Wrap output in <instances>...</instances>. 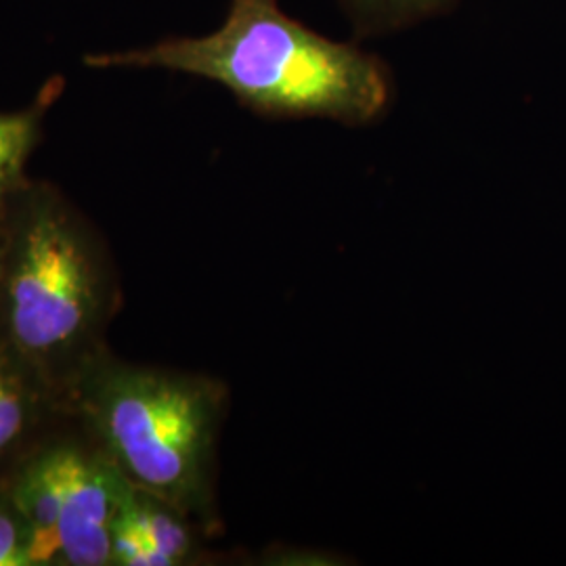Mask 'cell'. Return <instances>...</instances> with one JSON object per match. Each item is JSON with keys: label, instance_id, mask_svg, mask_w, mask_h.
<instances>
[{"label": "cell", "instance_id": "cell-6", "mask_svg": "<svg viewBox=\"0 0 566 566\" xmlns=\"http://www.w3.org/2000/svg\"><path fill=\"white\" fill-rule=\"evenodd\" d=\"M55 407H63L57 392L0 332V460L15 451Z\"/></svg>", "mask_w": 566, "mask_h": 566}, {"label": "cell", "instance_id": "cell-4", "mask_svg": "<svg viewBox=\"0 0 566 566\" xmlns=\"http://www.w3.org/2000/svg\"><path fill=\"white\" fill-rule=\"evenodd\" d=\"M130 483L99 449L42 447L9 495L30 528L34 566L112 565L114 531Z\"/></svg>", "mask_w": 566, "mask_h": 566}, {"label": "cell", "instance_id": "cell-2", "mask_svg": "<svg viewBox=\"0 0 566 566\" xmlns=\"http://www.w3.org/2000/svg\"><path fill=\"white\" fill-rule=\"evenodd\" d=\"M116 285L99 240L46 182L25 181L0 219V332L65 407L102 353Z\"/></svg>", "mask_w": 566, "mask_h": 566}, {"label": "cell", "instance_id": "cell-5", "mask_svg": "<svg viewBox=\"0 0 566 566\" xmlns=\"http://www.w3.org/2000/svg\"><path fill=\"white\" fill-rule=\"evenodd\" d=\"M196 526L181 510L130 483L114 531L112 565H189L200 556Z\"/></svg>", "mask_w": 566, "mask_h": 566}, {"label": "cell", "instance_id": "cell-9", "mask_svg": "<svg viewBox=\"0 0 566 566\" xmlns=\"http://www.w3.org/2000/svg\"><path fill=\"white\" fill-rule=\"evenodd\" d=\"M0 566H34L30 528L9 491H0Z\"/></svg>", "mask_w": 566, "mask_h": 566}, {"label": "cell", "instance_id": "cell-1", "mask_svg": "<svg viewBox=\"0 0 566 566\" xmlns=\"http://www.w3.org/2000/svg\"><path fill=\"white\" fill-rule=\"evenodd\" d=\"M88 67H163L219 82L269 118H327L364 126L392 102L385 61L353 42L329 41L277 0H231L223 25L202 39L86 55Z\"/></svg>", "mask_w": 566, "mask_h": 566}, {"label": "cell", "instance_id": "cell-8", "mask_svg": "<svg viewBox=\"0 0 566 566\" xmlns=\"http://www.w3.org/2000/svg\"><path fill=\"white\" fill-rule=\"evenodd\" d=\"M455 4L458 0H340L357 41L403 30Z\"/></svg>", "mask_w": 566, "mask_h": 566}, {"label": "cell", "instance_id": "cell-3", "mask_svg": "<svg viewBox=\"0 0 566 566\" xmlns=\"http://www.w3.org/2000/svg\"><path fill=\"white\" fill-rule=\"evenodd\" d=\"M65 407L81 413L97 449L128 483L163 497L202 528L217 525L223 382L102 353L78 376Z\"/></svg>", "mask_w": 566, "mask_h": 566}, {"label": "cell", "instance_id": "cell-7", "mask_svg": "<svg viewBox=\"0 0 566 566\" xmlns=\"http://www.w3.org/2000/svg\"><path fill=\"white\" fill-rule=\"evenodd\" d=\"M65 82L53 78L42 86L34 103L21 112H0V219L11 198L25 185V164L41 139L42 120L60 99Z\"/></svg>", "mask_w": 566, "mask_h": 566}]
</instances>
